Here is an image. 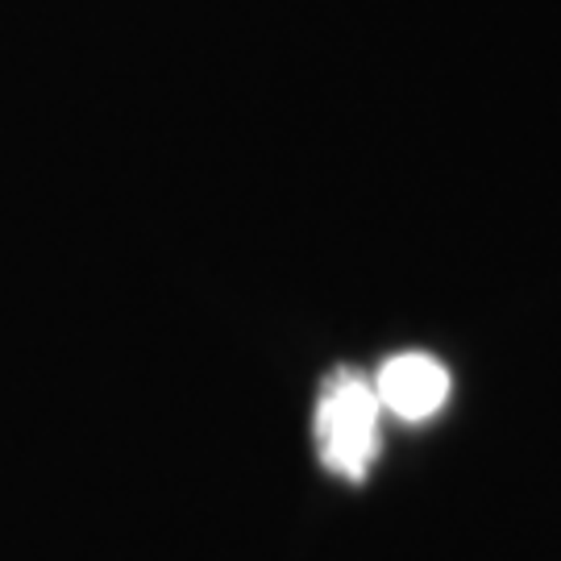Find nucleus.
Returning a JSON list of instances; mask_svg holds the SVG:
<instances>
[{"label": "nucleus", "instance_id": "obj_1", "mask_svg": "<svg viewBox=\"0 0 561 561\" xmlns=\"http://www.w3.org/2000/svg\"><path fill=\"white\" fill-rule=\"evenodd\" d=\"M379 396L375 382L358 370H333L317 403V449L341 479H366L379 458Z\"/></svg>", "mask_w": 561, "mask_h": 561}, {"label": "nucleus", "instance_id": "obj_2", "mask_svg": "<svg viewBox=\"0 0 561 561\" xmlns=\"http://www.w3.org/2000/svg\"><path fill=\"white\" fill-rule=\"evenodd\" d=\"M375 396H379V408L400 416V421L421 424L428 416H437L449 400V370L433 354H421V350H408V354H396L379 366L375 375Z\"/></svg>", "mask_w": 561, "mask_h": 561}]
</instances>
